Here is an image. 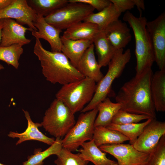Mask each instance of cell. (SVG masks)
<instances>
[{
    "label": "cell",
    "mask_w": 165,
    "mask_h": 165,
    "mask_svg": "<svg viewBox=\"0 0 165 165\" xmlns=\"http://www.w3.org/2000/svg\"><path fill=\"white\" fill-rule=\"evenodd\" d=\"M153 73L152 68L136 75L120 88L115 97L121 109L131 113L145 115L156 119L150 85Z\"/></svg>",
    "instance_id": "obj_1"
},
{
    "label": "cell",
    "mask_w": 165,
    "mask_h": 165,
    "mask_svg": "<svg viewBox=\"0 0 165 165\" xmlns=\"http://www.w3.org/2000/svg\"><path fill=\"white\" fill-rule=\"evenodd\" d=\"M33 52L40 62L43 75L51 83L63 85L85 77L63 53L46 50L39 39L36 38Z\"/></svg>",
    "instance_id": "obj_2"
},
{
    "label": "cell",
    "mask_w": 165,
    "mask_h": 165,
    "mask_svg": "<svg viewBox=\"0 0 165 165\" xmlns=\"http://www.w3.org/2000/svg\"><path fill=\"white\" fill-rule=\"evenodd\" d=\"M123 20L127 23L134 33L136 60V75H139L152 68L155 61L153 47L146 28L147 20L142 15L136 17L127 11L124 15Z\"/></svg>",
    "instance_id": "obj_3"
},
{
    "label": "cell",
    "mask_w": 165,
    "mask_h": 165,
    "mask_svg": "<svg viewBox=\"0 0 165 165\" xmlns=\"http://www.w3.org/2000/svg\"><path fill=\"white\" fill-rule=\"evenodd\" d=\"M96 82L87 77L63 85L56 94V98L65 104L74 114L81 111L91 101Z\"/></svg>",
    "instance_id": "obj_4"
},
{
    "label": "cell",
    "mask_w": 165,
    "mask_h": 165,
    "mask_svg": "<svg viewBox=\"0 0 165 165\" xmlns=\"http://www.w3.org/2000/svg\"><path fill=\"white\" fill-rule=\"evenodd\" d=\"M117 50L108 64V70L105 76L97 84L96 90L91 101L81 111L85 112L96 108L98 104L107 97L115 79L122 74L126 66L130 61V50L128 49Z\"/></svg>",
    "instance_id": "obj_5"
},
{
    "label": "cell",
    "mask_w": 165,
    "mask_h": 165,
    "mask_svg": "<svg viewBox=\"0 0 165 165\" xmlns=\"http://www.w3.org/2000/svg\"><path fill=\"white\" fill-rule=\"evenodd\" d=\"M74 114L62 101L56 98L46 110L41 123L50 135L62 138L75 124Z\"/></svg>",
    "instance_id": "obj_6"
},
{
    "label": "cell",
    "mask_w": 165,
    "mask_h": 165,
    "mask_svg": "<svg viewBox=\"0 0 165 165\" xmlns=\"http://www.w3.org/2000/svg\"><path fill=\"white\" fill-rule=\"evenodd\" d=\"M98 112L97 107L82 112L75 124L62 139V147L72 152L77 151L82 143L92 140Z\"/></svg>",
    "instance_id": "obj_7"
},
{
    "label": "cell",
    "mask_w": 165,
    "mask_h": 165,
    "mask_svg": "<svg viewBox=\"0 0 165 165\" xmlns=\"http://www.w3.org/2000/svg\"><path fill=\"white\" fill-rule=\"evenodd\" d=\"M94 9L86 4L69 2L44 17L46 21L55 28L66 30L71 26L83 21Z\"/></svg>",
    "instance_id": "obj_8"
},
{
    "label": "cell",
    "mask_w": 165,
    "mask_h": 165,
    "mask_svg": "<svg viewBox=\"0 0 165 165\" xmlns=\"http://www.w3.org/2000/svg\"><path fill=\"white\" fill-rule=\"evenodd\" d=\"M146 28L153 47L155 61L160 70L165 69V13L147 21Z\"/></svg>",
    "instance_id": "obj_9"
},
{
    "label": "cell",
    "mask_w": 165,
    "mask_h": 165,
    "mask_svg": "<svg viewBox=\"0 0 165 165\" xmlns=\"http://www.w3.org/2000/svg\"><path fill=\"white\" fill-rule=\"evenodd\" d=\"M99 148L102 151L115 158L118 165H143L147 161L150 154L138 151L130 144H106Z\"/></svg>",
    "instance_id": "obj_10"
},
{
    "label": "cell",
    "mask_w": 165,
    "mask_h": 165,
    "mask_svg": "<svg viewBox=\"0 0 165 165\" xmlns=\"http://www.w3.org/2000/svg\"><path fill=\"white\" fill-rule=\"evenodd\" d=\"M165 134V122L152 118L132 145L138 151L150 153Z\"/></svg>",
    "instance_id": "obj_11"
},
{
    "label": "cell",
    "mask_w": 165,
    "mask_h": 165,
    "mask_svg": "<svg viewBox=\"0 0 165 165\" xmlns=\"http://www.w3.org/2000/svg\"><path fill=\"white\" fill-rule=\"evenodd\" d=\"M36 16L35 12L28 5L26 0H13L9 6L0 10V20L15 19L22 25H27L31 31H37L34 25Z\"/></svg>",
    "instance_id": "obj_12"
},
{
    "label": "cell",
    "mask_w": 165,
    "mask_h": 165,
    "mask_svg": "<svg viewBox=\"0 0 165 165\" xmlns=\"http://www.w3.org/2000/svg\"><path fill=\"white\" fill-rule=\"evenodd\" d=\"M28 30L31 31L29 28L25 27L14 20L4 19L0 46H7L15 44L23 46L29 43L31 40L27 38L25 35Z\"/></svg>",
    "instance_id": "obj_13"
},
{
    "label": "cell",
    "mask_w": 165,
    "mask_h": 165,
    "mask_svg": "<svg viewBox=\"0 0 165 165\" xmlns=\"http://www.w3.org/2000/svg\"><path fill=\"white\" fill-rule=\"evenodd\" d=\"M34 25L37 31H31L33 36L36 38H42L47 41L50 45L51 51L61 52L62 42L60 34L62 30L49 24L44 17L41 15H37Z\"/></svg>",
    "instance_id": "obj_14"
},
{
    "label": "cell",
    "mask_w": 165,
    "mask_h": 165,
    "mask_svg": "<svg viewBox=\"0 0 165 165\" xmlns=\"http://www.w3.org/2000/svg\"><path fill=\"white\" fill-rule=\"evenodd\" d=\"M23 111L27 121L26 129L22 133L10 131L8 134L9 137L18 138L16 145L25 141L32 140L42 142L50 145L53 144L55 141L54 138L47 137L39 130L38 128L42 127L41 123H34L32 120L29 112L24 109Z\"/></svg>",
    "instance_id": "obj_15"
},
{
    "label": "cell",
    "mask_w": 165,
    "mask_h": 165,
    "mask_svg": "<svg viewBox=\"0 0 165 165\" xmlns=\"http://www.w3.org/2000/svg\"><path fill=\"white\" fill-rule=\"evenodd\" d=\"M111 44L116 50L123 49L131 39L130 29L126 22L118 19L104 31Z\"/></svg>",
    "instance_id": "obj_16"
},
{
    "label": "cell",
    "mask_w": 165,
    "mask_h": 165,
    "mask_svg": "<svg viewBox=\"0 0 165 165\" xmlns=\"http://www.w3.org/2000/svg\"><path fill=\"white\" fill-rule=\"evenodd\" d=\"M94 50L92 43L79 60L76 68L85 77L91 79L97 83L104 75L101 71V67L96 59Z\"/></svg>",
    "instance_id": "obj_17"
},
{
    "label": "cell",
    "mask_w": 165,
    "mask_h": 165,
    "mask_svg": "<svg viewBox=\"0 0 165 165\" xmlns=\"http://www.w3.org/2000/svg\"><path fill=\"white\" fill-rule=\"evenodd\" d=\"M62 42L61 52L76 68L79 60L86 50L93 43L87 40H74L61 36Z\"/></svg>",
    "instance_id": "obj_18"
},
{
    "label": "cell",
    "mask_w": 165,
    "mask_h": 165,
    "mask_svg": "<svg viewBox=\"0 0 165 165\" xmlns=\"http://www.w3.org/2000/svg\"><path fill=\"white\" fill-rule=\"evenodd\" d=\"M151 92L156 111H165V69L153 73L151 85Z\"/></svg>",
    "instance_id": "obj_19"
},
{
    "label": "cell",
    "mask_w": 165,
    "mask_h": 165,
    "mask_svg": "<svg viewBox=\"0 0 165 165\" xmlns=\"http://www.w3.org/2000/svg\"><path fill=\"white\" fill-rule=\"evenodd\" d=\"M100 31L96 24L82 21L67 29L61 36L65 38L74 40H87L92 41Z\"/></svg>",
    "instance_id": "obj_20"
},
{
    "label": "cell",
    "mask_w": 165,
    "mask_h": 165,
    "mask_svg": "<svg viewBox=\"0 0 165 165\" xmlns=\"http://www.w3.org/2000/svg\"><path fill=\"white\" fill-rule=\"evenodd\" d=\"M93 43L100 66L101 68L108 65L117 50L109 42L104 31H100L96 35Z\"/></svg>",
    "instance_id": "obj_21"
},
{
    "label": "cell",
    "mask_w": 165,
    "mask_h": 165,
    "mask_svg": "<svg viewBox=\"0 0 165 165\" xmlns=\"http://www.w3.org/2000/svg\"><path fill=\"white\" fill-rule=\"evenodd\" d=\"M80 146L81 148L77 150L80 156L94 165H109L116 162L108 159L106 153L96 145L93 139L83 143Z\"/></svg>",
    "instance_id": "obj_22"
},
{
    "label": "cell",
    "mask_w": 165,
    "mask_h": 165,
    "mask_svg": "<svg viewBox=\"0 0 165 165\" xmlns=\"http://www.w3.org/2000/svg\"><path fill=\"white\" fill-rule=\"evenodd\" d=\"M121 14L112 3L102 10L90 14L83 21L94 24L97 26L100 31H104L110 24L119 19Z\"/></svg>",
    "instance_id": "obj_23"
},
{
    "label": "cell",
    "mask_w": 165,
    "mask_h": 165,
    "mask_svg": "<svg viewBox=\"0 0 165 165\" xmlns=\"http://www.w3.org/2000/svg\"><path fill=\"white\" fill-rule=\"evenodd\" d=\"M98 115L94 122V127H106L112 123L117 112L122 108L120 104L112 102L108 97L97 105Z\"/></svg>",
    "instance_id": "obj_24"
},
{
    "label": "cell",
    "mask_w": 165,
    "mask_h": 165,
    "mask_svg": "<svg viewBox=\"0 0 165 165\" xmlns=\"http://www.w3.org/2000/svg\"><path fill=\"white\" fill-rule=\"evenodd\" d=\"M93 139L98 147L104 145L121 144L129 141L119 132L102 126L95 127Z\"/></svg>",
    "instance_id": "obj_25"
},
{
    "label": "cell",
    "mask_w": 165,
    "mask_h": 165,
    "mask_svg": "<svg viewBox=\"0 0 165 165\" xmlns=\"http://www.w3.org/2000/svg\"><path fill=\"white\" fill-rule=\"evenodd\" d=\"M62 138H57L54 142L46 149L42 151L41 148L35 149L34 154L28 156V160L22 165H43V161L48 157L57 155L62 148Z\"/></svg>",
    "instance_id": "obj_26"
},
{
    "label": "cell",
    "mask_w": 165,
    "mask_h": 165,
    "mask_svg": "<svg viewBox=\"0 0 165 165\" xmlns=\"http://www.w3.org/2000/svg\"><path fill=\"white\" fill-rule=\"evenodd\" d=\"M148 119L143 123L118 125L112 123L106 127L109 129L117 131L129 139L130 143L133 145L143 131L145 126L151 121Z\"/></svg>",
    "instance_id": "obj_27"
},
{
    "label": "cell",
    "mask_w": 165,
    "mask_h": 165,
    "mask_svg": "<svg viewBox=\"0 0 165 165\" xmlns=\"http://www.w3.org/2000/svg\"><path fill=\"white\" fill-rule=\"evenodd\" d=\"M27 2L37 15L45 17L68 2V0H28Z\"/></svg>",
    "instance_id": "obj_28"
},
{
    "label": "cell",
    "mask_w": 165,
    "mask_h": 165,
    "mask_svg": "<svg viewBox=\"0 0 165 165\" xmlns=\"http://www.w3.org/2000/svg\"><path fill=\"white\" fill-rule=\"evenodd\" d=\"M23 52L22 46L19 44L5 47L0 46V60L17 69L19 66V60Z\"/></svg>",
    "instance_id": "obj_29"
},
{
    "label": "cell",
    "mask_w": 165,
    "mask_h": 165,
    "mask_svg": "<svg viewBox=\"0 0 165 165\" xmlns=\"http://www.w3.org/2000/svg\"><path fill=\"white\" fill-rule=\"evenodd\" d=\"M56 155L57 158L54 161L56 165H87L89 162L83 159L79 153H73L63 147Z\"/></svg>",
    "instance_id": "obj_30"
},
{
    "label": "cell",
    "mask_w": 165,
    "mask_h": 165,
    "mask_svg": "<svg viewBox=\"0 0 165 165\" xmlns=\"http://www.w3.org/2000/svg\"><path fill=\"white\" fill-rule=\"evenodd\" d=\"M150 118L147 115L131 113L121 109L113 117L111 123L118 125L138 123Z\"/></svg>",
    "instance_id": "obj_31"
},
{
    "label": "cell",
    "mask_w": 165,
    "mask_h": 165,
    "mask_svg": "<svg viewBox=\"0 0 165 165\" xmlns=\"http://www.w3.org/2000/svg\"><path fill=\"white\" fill-rule=\"evenodd\" d=\"M143 165H165V134L149 154L147 161Z\"/></svg>",
    "instance_id": "obj_32"
},
{
    "label": "cell",
    "mask_w": 165,
    "mask_h": 165,
    "mask_svg": "<svg viewBox=\"0 0 165 165\" xmlns=\"http://www.w3.org/2000/svg\"><path fill=\"white\" fill-rule=\"evenodd\" d=\"M69 2H79L87 4L100 11L110 5V0H68Z\"/></svg>",
    "instance_id": "obj_33"
},
{
    "label": "cell",
    "mask_w": 165,
    "mask_h": 165,
    "mask_svg": "<svg viewBox=\"0 0 165 165\" xmlns=\"http://www.w3.org/2000/svg\"><path fill=\"white\" fill-rule=\"evenodd\" d=\"M122 13L133 9L135 6L134 0H110Z\"/></svg>",
    "instance_id": "obj_34"
},
{
    "label": "cell",
    "mask_w": 165,
    "mask_h": 165,
    "mask_svg": "<svg viewBox=\"0 0 165 165\" xmlns=\"http://www.w3.org/2000/svg\"><path fill=\"white\" fill-rule=\"evenodd\" d=\"M135 6H136L140 13L142 15V11L145 9L144 1L143 0H134Z\"/></svg>",
    "instance_id": "obj_35"
},
{
    "label": "cell",
    "mask_w": 165,
    "mask_h": 165,
    "mask_svg": "<svg viewBox=\"0 0 165 165\" xmlns=\"http://www.w3.org/2000/svg\"><path fill=\"white\" fill-rule=\"evenodd\" d=\"M13 1V0H0V10L7 7Z\"/></svg>",
    "instance_id": "obj_36"
},
{
    "label": "cell",
    "mask_w": 165,
    "mask_h": 165,
    "mask_svg": "<svg viewBox=\"0 0 165 165\" xmlns=\"http://www.w3.org/2000/svg\"><path fill=\"white\" fill-rule=\"evenodd\" d=\"M4 24V19L0 20V43L2 38V31Z\"/></svg>",
    "instance_id": "obj_37"
},
{
    "label": "cell",
    "mask_w": 165,
    "mask_h": 165,
    "mask_svg": "<svg viewBox=\"0 0 165 165\" xmlns=\"http://www.w3.org/2000/svg\"><path fill=\"white\" fill-rule=\"evenodd\" d=\"M4 66L0 63V71L4 69Z\"/></svg>",
    "instance_id": "obj_38"
},
{
    "label": "cell",
    "mask_w": 165,
    "mask_h": 165,
    "mask_svg": "<svg viewBox=\"0 0 165 165\" xmlns=\"http://www.w3.org/2000/svg\"><path fill=\"white\" fill-rule=\"evenodd\" d=\"M109 165H118V164L117 163V162H116V163H112V164Z\"/></svg>",
    "instance_id": "obj_39"
},
{
    "label": "cell",
    "mask_w": 165,
    "mask_h": 165,
    "mask_svg": "<svg viewBox=\"0 0 165 165\" xmlns=\"http://www.w3.org/2000/svg\"><path fill=\"white\" fill-rule=\"evenodd\" d=\"M0 165H6L3 164H2L0 163Z\"/></svg>",
    "instance_id": "obj_40"
}]
</instances>
